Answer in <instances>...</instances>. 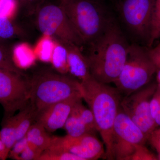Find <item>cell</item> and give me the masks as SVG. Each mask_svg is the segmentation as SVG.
<instances>
[{
	"mask_svg": "<svg viewBox=\"0 0 160 160\" xmlns=\"http://www.w3.org/2000/svg\"><path fill=\"white\" fill-rule=\"evenodd\" d=\"M130 44L115 20L97 39L84 48L92 76L104 84L114 82L124 66Z\"/></svg>",
	"mask_w": 160,
	"mask_h": 160,
	"instance_id": "obj_1",
	"label": "cell"
},
{
	"mask_svg": "<svg viewBox=\"0 0 160 160\" xmlns=\"http://www.w3.org/2000/svg\"><path fill=\"white\" fill-rule=\"evenodd\" d=\"M81 83L82 99L93 115L98 132L105 146V158L113 160V127L121 107L122 94L116 87L98 82L92 76Z\"/></svg>",
	"mask_w": 160,
	"mask_h": 160,
	"instance_id": "obj_2",
	"label": "cell"
},
{
	"mask_svg": "<svg viewBox=\"0 0 160 160\" xmlns=\"http://www.w3.org/2000/svg\"><path fill=\"white\" fill-rule=\"evenodd\" d=\"M103 1L60 0L85 48L97 39L116 19L112 9Z\"/></svg>",
	"mask_w": 160,
	"mask_h": 160,
	"instance_id": "obj_3",
	"label": "cell"
},
{
	"mask_svg": "<svg viewBox=\"0 0 160 160\" xmlns=\"http://www.w3.org/2000/svg\"><path fill=\"white\" fill-rule=\"evenodd\" d=\"M112 9L129 42L151 48L154 0H114Z\"/></svg>",
	"mask_w": 160,
	"mask_h": 160,
	"instance_id": "obj_4",
	"label": "cell"
},
{
	"mask_svg": "<svg viewBox=\"0 0 160 160\" xmlns=\"http://www.w3.org/2000/svg\"><path fill=\"white\" fill-rule=\"evenodd\" d=\"M29 82V102L37 113L58 102L82 98L81 82L63 73L46 72L35 76Z\"/></svg>",
	"mask_w": 160,
	"mask_h": 160,
	"instance_id": "obj_5",
	"label": "cell"
},
{
	"mask_svg": "<svg viewBox=\"0 0 160 160\" xmlns=\"http://www.w3.org/2000/svg\"><path fill=\"white\" fill-rule=\"evenodd\" d=\"M146 46L131 43L126 62L113 82L121 94L129 95L151 82L156 68Z\"/></svg>",
	"mask_w": 160,
	"mask_h": 160,
	"instance_id": "obj_6",
	"label": "cell"
},
{
	"mask_svg": "<svg viewBox=\"0 0 160 160\" xmlns=\"http://www.w3.org/2000/svg\"><path fill=\"white\" fill-rule=\"evenodd\" d=\"M37 24L45 36L54 38L59 42L74 44L82 50L84 43L75 30L61 3L43 0L37 6Z\"/></svg>",
	"mask_w": 160,
	"mask_h": 160,
	"instance_id": "obj_7",
	"label": "cell"
},
{
	"mask_svg": "<svg viewBox=\"0 0 160 160\" xmlns=\"http://www.w3.org/2000/svg\"><path fill=\"white\" fill-rule=\"evenodd\" d=\"M148 138L120 107L115 120L112 135L113 160H130L138 145Z\"/></svg>",
	"mask_w": 160,
	"mask_h": 160,
	"instance_id": "obj_8",
	"label": "cell"
},
{
	"mask_svg": "<svg viewBox=\"0 0 160 160\" xmlns=\"http://www.w3.org/2000/svg\"><path fill=\"white\" fill-rule=\"evenodd\" d=\"M156 82H150L137 91L122 98L121 107L149 138L157 126L150 112V103L157 89Z\"/></svg>",
	"mask_w": 160,
	"mask_h": 160,
	"instance_id": "obj_9",
	"label": "cell"
},
{
	"mask_svg": "<svg viewBox=\"0 0 160 160\" xmlns=\"http://www.w3.org/2000/svg\"><path fill=\"white\" fill-rule=\"evenodd\" d=\"M22 76L0 70V104L5 111V118L14 115L30 102V82Z\"/></svg>",
	"mask_w": 160,
	"mask_h": 160,
	"instance_id": "obj_10",
	"label": "cell"
},
{
	"mask_svg": "<svg viewBox=\"0 0 160 160\" xmlns=\"http://www.w3.org/2000/svg\"><path fill=\"white\" fill-rule=\"evenodd\" d=\"M49 148L69 152L82 160L105 158L106 152L104 144L92 133L78 137H72L67 134L63 137H52Z\"/></svg>",
	"mask_w": 160,
	"mask_h": 160,
	"instance_id": "obj_11",
	"label": "cell"
},
{
	"mask_svg": "<svg viewBox=\"0 0 160 160\" xmlns=\"http://www.w3.org/2000/svg\"><path fill=\"white\" fill-rule=\"evenodd\" d=\"M82 99V98H72L52 104L38 112L36 122L50 132L64 128L75 105Z\"/></svg>",
	"mask_w": 160,
	"mask_h": 160,
	"instance_id": "obj_12",
	"label": "cell"
},
{
	"mask_svg": "<svg viewBox=\"0 0 160 160\" xmlns=\"http://www.w3.org/2000/svg\"><path fill=\"white\" fill-rule=\"evenodd\" d=\"M62 44L67 49V62L70 73L80 82L91 76L88 63L82 49L74 44Z\"/></svg>",
	"mask_w": 160,
	"mask_h": 160,
	"instance_id": "obj_13",
	"label": "cell"
},
{
	"mask_svg": "<svg viewBox=\"0 0 160 160\" xmlns=\"http://www.w3.org/2000/svg\"><path fill=\"white\" fill-rule=\"evenodd\" d=\"M46 131L42 124L36 122L31 126L26 137L30 144L43 152L49 148L51 142L52 137Z\"/></svg>",
	"mask_w": 160,
	"mask_h": 160,
	"instance_id": "obj_14",
	"label": "cell"
},
{
	"mask_svg": "<svg viewBox=\"0 0 160 160\" xmlns=\"http://www.w3.org/2000/svg\"><path fill=\"white\" fill-rule=\"evenodd\" d=\"M36 111L30 102L17 114V142L26 136L32 124L36 122Z\"/></svg>",
	"mask_w": 160,
	"mask_h": 160,
	"instance_id": "obj_15",
	"label": "cell"
},
{
	"mask_svg": "<svg viewBox=\"0 0 160 160\" xmlns=\"http://www.w3.org/2000/svg\"><path fill=\"white\" fill-rule=\"evenodd\" d=\"M75 105L64 126L67 135L72 137H78L87 133H92L80 117Z\"/></svg>",
	"mask_w": 160,
	"mask_h": 160,
	"instance_id": "obj_16",
	"label": "cell"
},
{
	"mask_svg": "<svg viewBox=\"0 0 160 160\" xmlns=\"http://www.w3.org/2000/svg\"><path fill=\"white\" fill-rule=\"evenodd\" d=\"M17 114L5 118L0 131V138L6 146L9 153L17 142Z\"/></svg>",
	"mask_w": 160,
	"mask_h": 160,
	"instance_id": "obj_17",
	"label": "cell"
},
{
	"mask_svg": "<svg viewBox=\"0 0 160 160\" xmlns=\"http://www.w3.org/2000/svg\"><path fill=\"white\" fill-rule=\"evenodd\" d=\"M67 57L68 53L66 46L59 42L55 43L51 61L54 67L63 74L69 72Z\"/></svg>",
	"mask_w": 160,
	"mask_h": 160,
	"instance_id": "obj_18",
	"label": "cell"
},
{
	"mask_svg": "<svg viewBox=\"0 0 160 160\" xmlns=\"http://www.w3.org/2000/svg\"><path fill=\"white\" fill-rule=\"evenodd\" d=\"M12 54L15 63L18 66V65L22 66H28L33 61L35 56L31 48L25 43L17 45Z\"/></svg>",
	"mask_w": 160,
	"mask_h": 160,
	"instance_id": "obj_19",
	"label": "cell"
},
{
	"mask_svg": "<svg viewBox=\"0 0 160 160\" xmlns=\"http://www.w3.org/2000/svg\"><path fill=\"white\" fill-rule=\"evenodd\" d=\"M0 70L11 72L22 75L23 73L15 63L12 54L0 43Z\"/></svg>",
	"mask_w": 160,
	"mask_h": 160,
	"instance_id": "obj_20",
	"label": "cell"
},
{
	"mask_svg": "<svg viewBox=\"0 0 160 160\" xmlns=\"http://www.w3.org/2000/svg\"><path fill=\"white\" fill-rule=\"evenodd\" d=\"M38 160H82L81 158L69 152L48 148L43 151Z\"/></svg>",
	"mask_w": 160,
	"mask_h": 160,
	"instance_id": "obj_21",
	"label": "cell"
},
{
	"mask_svg": "<svg viewBox=\"0 0 160 160\" xmlns=\"http://www.w3.org/2000/svg\"><path fill=\"white\" fill-rule=\"evenodd\" d=\"M54 45L55 43L51 38L44 36L38 44L35 52L40 58L43 61H51Z\"/></svg>",
	"mask_w": 160,
	"mask_h": 160,
	"instance_id": "obj_22",
	"label": "cell"
},
{
	"mask_svg": "<svg viewBox=\"0 0 160 160\" xmlns=\"http://www.w3.org/2000/svg\"><path fill=\"white\" fill-rule=\"evenodd\" d=\"M160 38V0H154L152 29L150 46L152 47L155 41Z\"/></svg>",
	"mask_w": 160,
	"mask_h": 160,
	"instance_id": "obj_23",
	"label": "cell"
},
{
	"mask_svg": "<svg viewBox=\"0 0 160 160\" xmlns=\"http://www.w3.org/2000/svg\"><path fill=\"white\" fill-rule=\"evenodd\" d=\"M16 32V29L11 19L0 17V40L11 38Z\"/></svg>",
	"mask_w": 160,
	"mask_h": 160,
	"instance_id": "obj_24",
	"label": "cell"
},
{
	"mask_svg": "<svg viewBox=\"0 0 160 160\" xmlns=\"http://www.w3.org/2000/svg\"><path fill=\"white\" fill-rule=\"evenodd\" d=\"M18 0H0V17L12 18L17 11Z\"/></svg>",
	"mask_w": 160,
	"mask_h": 160,
	"instance_id": "obj_25",
	"label": "cell"
},
{
	"mask_svg": "<svg viewBox=\"0 0 160 160\" xmlns=\"http://www.w3.org/2000/svg\"><path fill=\"white\" fill-rule=\"evenodd\" d=\"M150 108L157 126H160V89L158 87L150 101Z\"/></svg>",
	"mask_w": 160,
	"mask_h": 160,
	"instance_id": "obj_26",
	"label": "cell"
},
{
	"mask_svg": "<svg viewBox=\"0 0 160 160\" xmlns=\"http://www.w3.org/2000/svg\"><path fill=\"white\" fill-rule=\"evenodd\" d=\"M156 156L149 151L145 145H139L136 146L134 153L132 156L130 160H157Z\"/></svg>",
	"mask_w": 160,
	"mask_h": 160,
	"instance_id": "obj_27",
	"label": "cell"
},
{
	"mask_svg": "<svg viewBox=\"0 0 160 160\" xmlns=\"http://www.w3.org/2000/svg\"><path fill=\"white\" fill-rule=\"evenodd\" d=\"M42 152L40 151L28 142V145L20 154L17 160H38Z\"/></svg>",
	"mask_w": 160,
	"mask_h": 160,
	"instance_id": "obj_28",
	"label": "cell"
},
{
	"mask_svg": "<svg viewBox=\"0 0 160 160\" xmlns=\"http://www.w3.org/2000/svg\"><path fill=\"white\" fill-rule=\"evenodd\" d=\"M28 144V141L26 137L18 141L12 147L9 154V158L14 160H17L20 154L25 149Z\"/></svg>",
	"mask_w": 160,
	"mask_h": 160,
	"instance_id": "obj_29",
	"label": "cell"
},
{
	"mask_svg": "<svg viewBox=\"0 0 160 160\" xmlns=\"http://www.w3.org/2000/svg\"><path fill=\"white\" fill-rule=\"evenodd\" d=\"M149 56L157 69H160V51L155 47L149 48Z\"/></svg>",
	"mask_w": 160,
	"mask_h": 160,
	"instance_id": "obj_30",
	"label": "cell"
},
{
	"mask_svg": "<svg viewBox=\"0 0 160 160\" xmlns=\"http://www.w3.org/2000/svg\"><path fill=\"white\" fill-rule=\"evenodd\" d=\"M148 140L155 149L160 148V137L151 133L149 136Z\"/></svg>",
	"mask_w": 160,
	"mask_h": 160,
	"instance_id": "obj_31",
	"label": "cell"
},
{
	"mask_svg": "<svg viewBox=\"0 0 160 160\" xmlns=\"http://www.w3.org/2000/svg\"><path fill=\"white\" fill-rule=\"evenodd\" d=\"M9 152L6 149V146L0 138V157L1 160H6L9 156Z\"/></svg>",
	"mask_w": 160,
	"mask_h": 160,
	"instance_id": "obj_32",
	"label": "cell"
},
{
	"mask_svg": "<svg viewBox=\"0 0 160 160\" xmlns=\"http://www.w3.org/2000/svg\"><path fill=\"white\" fill-rule=\"evenodd\" d=\"M19 2L23 3V4H26V5L29 6H35L38 5L43 0H18Z\"/></svg>",
	"mask_w": 160,
	"mask_h": 160,
	"instance_id": "obj_33",
	"label": "cell"
},
{
	"mask_svg": "<svg viewBox=\"0 0 160 160\" xmlns=\"http://www.w3.org/2000/svg\"><path fill=\"white\" fill-rule=\"evenodd\" d=\"M156 82L158 87L160 89V69H157L156 72Z\"/></svg>",
	"mask_w": 160,
	"mask_h": 160,
	"instance_id": "obj_34",
	"label": "cell"
},
{
	"mask_svg": "<svg viewBox=\"0 0 160 160\" xmlns=\"http://www.w3.org/2000/svg\"><path fill=\"white\" fill-rule=\"evenodd\" d=\"M152 133H153V134L158 136L160 137V129H156L155 130L152 132Z\"/></svg>",
	"mask_w": 160,
	"mask_h": 160,
	"instance_id": "obj_35",
	"label": "cell"
},
{
	"mask_svg": "<svg viewBox=\"0 0 160 160\" xmlns=\"http://www.w3.org/2000/svg\"><path fill=\"white\" fill-rule=\"evenodd\" d=\"M156 150H157V151L158 152V160H160V148H157V149H156Z\"/></svg>",
	"mask_w": 160,
	"mask_h": 160,
	"instance_id": "obj_36",
	"label": "cell"
},
{
	"mask_svg": "<svg viewBox=\"0 0 160 160\" xmlns=\"http://www.w3.org/2000/svg\"><path fill=\"white\" fill-rule=\"evenodd\" d=\"M155 47L156 48H157V49L160 51V43L157 44V45H156V46H155Z\"/></svg>",
	"mask_w": 160,
	"mask_h": 160,
	"instance_id": "obj_37",
	"label": "cell"
},
{
	"mask_svg": "<svg viewBox=\"0 0 160 160\" xmlns=\"http://www.w3.org/2000/svg\"><path fill=\"white\" fill-rule=\"evenodd\" d=\"M0 160H1V158L0 157Z\"/></svg>",
	"mask_w": 160,
	"mask_h": 160,
	"instance_id": "obj_38",
	"label": "cell"
}]
</instances>
